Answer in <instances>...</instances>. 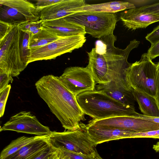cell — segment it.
I'll return each mask as SVG.
<instances>
[{
	"label": "cell",
	"instance_id": "cell-1",
	"mask_svg": "<svg viewBox=\"0 0 159 159\" xmlns=\"http://www.w3.org/2000/svg\"><path fill=\"white\" fill-rule=\"evenodd\" d=\"M116 39L113 34L104 36L96 42L95 48L87 52V66L96 84L125 79L126 71L131 64L127 61L129 54L138 47L140 42L134 39L125 49H122L114 46Z\"/></svg>",
	"mask_w": 159,
	"mask_h": 159
},
{
	"label": "cell",
	"instance_id": "cell-2",
	"mask_svg": "<svg viewBox=\"0 0 159 159\" xmlns=\"http://www.w3.org/2000/svg\"><path fill=\"white\" fill-rule=\"evenodd\" d=\"M40 97L62 127L70 131L81 128L80 122L86 120L76 97L63 84L59 77L52 75L43 76L35 83Z\"/></svg>",
	"mask_w": 159,
	"mask_h": 159
},
{
	"label": "cell",
	"instance_id": "cell-3",
	"mask_svg": "<svg viewBox=\"0 0 159 159\" xmlns=\"http://www.w3.org/2000/svg\"><path fill=\"white\" fill-rule=\"evenodd\" d=\"M76 98L84 114L93 120L131 116L137 112L134 107L125 105L95 88L79 94Z\"/></svg>",
	"mask_w": 159,
	"mask_h": 159
},
{
	"label": "cell",
	"instance_id": "cell-4",
	"mask_svg": "<svg viewBox=\"0 0 159 159\" xmlns=\"http://www.w3.org/2000/svg\"><path fill=\"white\" fill-rule=\"evenodd\" d=\"M125 78L134 90L155 98L157 64L152 61L147 53L142 55L139 61L129 66L126 71Z\"/></svg>",
	"mask_w": 159,
	"mask_h": 159
},
{
	"label": "cell",
	"instance_id": "cell-5",
	"mask_svg": "<svg viewBox=\"0 0 159 159\" xmlns=\"http://www.w3.org/2000/svg\"><path fill=\"white\" fill-rule=\"evenodd\" d=\"M21 33L19 25H13L0 40V73L16 77L26 67L20 57Z\"/></svg>",
	"mask_w": 159,
	"mask_h": 159
},
{
	"label": "cell",
	"instance_id": "cell-6",
	"mask_svg": "<svg viewBox=\"0 0 159 159\" xmlns=\"http://www.w3.org/2000/svg\"><path fill=\"white\" fill-rule=\"evenodd\" d=\"M49 144L58 149H65L84 154L94 156L97 145L92 140L86 130L81 127L74 131H51L46 136Z\"/></svg>",
	"mask_w": 159,
	"mask_h": 159
},
{
	"label": "cell",
	"instance_id": "cell-7",
	"mask_svg": "<svg viewBox=\"0 0 159 159\" xmlns=\"http://www.w3.org/2000/svg\"><path fill=\"white\" fill-rule=\"evenodd\" d=\"M64 18L84 26L86 34L99 39L113 34L117 20L115 14L93 11L76 12Z\"/></svg>",
	"mask_w": 159,
	"mask_h": 159
},
{
	"label": "cell",
	"instance_id": "cell-8",
	"mask_svg": "<svg viewBox=\"0 0 159 159\" xmlns=\"http://www.w3.org/2000/svg\"><path fill=\"white\" fill-rule=\"evenodd\" d=\"M86 41L85 35L59 37L45 46L30 50L28 64L38 61L55 59L58 56L83 46Z\"/></svg>",
	"mask_w": 159,
	"mask_h": 159
},
{
	"label": "cell",
	"instance_id": "cell-9",
	"mask_svg": "<svg viewBox=\"0 0 159 159\" xmlns=\"http://www.w3.org/2000/svg\"><path fill=\"white\" fill-rule=\"evenodd\" d=\"M0 20L12 25L40 20L35 5L26 0H0Z\"/></svg>",
	"mask_w": 159,
	"mask_h": 159
},
{
	"label": "cell",
	"instance_id": "cell-10",
	"mask_svg": "<svg viewBox=\"0 0 159 159\" xmlns=\"http://www.w3.org/2000/svg\"><path fill=\"white\" fill-rule=\"evenodd\" d=\"M59 78L64 86L76 97L81 93L95 88V82L88 66L67 67Z\"/></svg>",
	"mask_w": 159,
	"mask_h": 159
},
{
	"label": "cell",
	"instance_id": "cell-11",
	"mask_svg": "<svg viewBox=\"0 0 159 159\" xmlns=\"http://www.w3.org/2000/svg\"><path fill=\"white\" fill-rule=\"evenodd\" d=\"M11 130L38 136L48 135L51 131L49 128L43 125L36 117L30 111H21L11 117L0 127V131Z\"/></svg>",
	"mask_w": 159,
	"mask_h": 159
},
{
	"label": "cell",
	"instance_id": "cell-12",
	"mask_svg": "<svg viewBox=\"0 0 159 159\" xmlns=\"http://www.w3.org/2000/svg\"><path fill=\"white\" fill-rule=\"evenodd\" d=\"M105 127L121 129L136 132H143L159 129V124L128 116H118L100 120L92 119L87 124Z\"/></svg>",
	"mask_w": 159,
	"mask_h": 159
},
{
	"label": "cell",
	"instance_id": "cell-13",
	"mask_svg": "<svg viewBox=\"0 0 159 159\" xmlns=\"http://www.w3.org/2000/svg\"><path fill=\"white\" fill-rule=\"evenodd\" d=\"M95 88L96 90L104 92L125 105L134 107L136 101L133 94V89L128 84L125 79L96 84Z\"/></svg>",
	"mask_w": 159,
	"mask_h": 159
},
{
	"label": "cell",
	"instance_id": "cell-14",
	"mask_svg": "<svg viewBox=\"0 0 159 159\" xmlns=\"http://www.w3.org/2000/svg\"><path fill=\"white\" fill-rule=\"evenodd\" d=\"M92 140L96 145L112 140L131 138L135 132L129 130L115 128L89 125L80 124Z\"/></svg>",
	"mask_w": 159,
	"mask_h": 159
},
{
	"label": "cell",
	"instance_id": "cell-15",
	"mask_svg": "<svg viewBox=\"0 0 159 159\" xmlns=\"http://www.w3.org/2000/svg\"><path fill=\"white\" fill-rule=\"evenodd\" d=\"M84 0H62L40 12V20H50L64 18L74 13L76 9L85 5Z\"/></svg>",
	"mask_w": 159,
	"mask_h": 159
},
{
	"label": "cell",
	"instance_id": "cell-16",
	"mask_svg": "<svg viewBox=\"0 0 159 159\" xmlns=\"http://www.w3.org/2000/svg\"><path fill=\"white\" fill-rule=\"evenodd\" d=\"M120 19L125 27L134 30L146 28L151 24L159 21V14L140 12L134 8L121 13Z\"/></svg>",
	"mask_w": 159,
	"mask_h": 159
},
{
	"label": "cell",
	"instance_id": "cell-17",
	"mask_svg": "<svg viewBox=\"0 0 159 159\" xmlns=\"http://www.w3.org/2000/svg\"><path fill=\"white\" fill-rule=\"evenodd\" d=\"M42 27L59 37L85 35L86 34L84 26L68 21L64 18L44 21Z\"/></svg>",
	"mask_w": 159,
	"mask_h": 159
},
{
	"label": "cell",
	"instance_id": "cell-18",
	"mask_svg": "<svg viewBox=\"0 0 159 159\" xmlns=\"http://www.w3.org/2000/svg\"><path fill=\"white\" fill-rule=\"evenodd\" d=\"M135 8L134 4L128 2L116 1L97 4H85L76 9L75 12L93 11L114 14L122 11Z\"/></svg>",
	"mask_w": 159,
	"mask_h": 159
},
{
	"label": "cell",
	"instance_id": "cell-19",
	"mask_svg": "<svg viewBox=\"0 0 159 159\" xmlns=\"http://www.w3.org/2000/svg\"><path fill=\"white\" fill-rule=\"evenodd\" d=\"M46 136H42L4 159H31L49 145Z\"/></svg>",
	"mask_w": 159,
	"mask_h": 159
},
{
	"label": "cell",
	"instance_id": "cell-20",
	"mask_svg": "<svg viewBox=\"0 0 159 159\" xmlns=\"http://www.w3.org/2000/svg\"><path fill=\"white\" fill-rule=\"evenodd\" d=\"M133 94L139 109L143 115L159 117V109L154 98L134 90Z\"/></svg>",
	"mask_w": 159,
	"mask_h": 159
},
{
	"label": "cell",
	"instance_id": "cell-21",
	"mask_svg": "<svg viewBox=\"0 0 159 159\" xmlns=\"http://www.w3.org/2000/svg\"><path fill=\"white\" fill-rule=\"evenodd\" d=\"M59 37L42 27L37 33L30 35L29 46L30 50L47 45L57 39Z\"/></svg>",
	"mask_w": 159,
	"mask_h": 159
},
{
	"label": "cell",
	"instance_id": "cell-22",
	"mask_svg": "<svg viewBox=\"0 0 159 159\" xmlns=\"http://www.w3.org/2000/svg\"><path fill=\"white\" fill-rule=\"evenodd\" d=\"M41 137L38 136L31 137L22 136L13 140L1 151L0 159H4L12 154L24 147Z\"/></svg>",
	"mask_w": 159,
	"mask_h": 159
},
{
	"label": "cell",
	"instance_id": "cell-23",
	"mask_svg": "<svg viewBox=\"0 0 159 159\" xmlns=\"http://www.w3.org/2000/svg\"><path fill=\"white\" fill-rule=\"evenodd\" d=\"M23 33L20 45V54L22 61L27 66L30 52L29 46L30 34L28 32Z\"/></svg>",
	"mask_w": 159,
	"mask_h": 159
},
{
	"label": "cell",
	"instance_id": "cell-24",
	"mask_svg": "<svg viewBox=\"0 0 159 159\" xmlns=\"http://www.w3.org/2000/svg\"><path fill=\"white\" fill-rule=\"evenodd\" d=\"M43 21L39 20L35 21H29L23 23L19 26L23 32H28L33 35L39 32L42 28Z\"/></svg>",
	"mask_w": 159,
	"mask_h": 159
},
{
	"label": "cell",
	"instance_id": "cell-25",
	"mask_svg": "<svg viewBox=\"0 0 159 159\" xmlns=\"http://www.w3.org/2000/svg\"><path fill=\"white\" fill-rule=\"evenodd\" d=\"M59 153V149L53 148L49 144L31 159H56Z\"/></svg>",
	"mask_w": 159,
	"mask_h": 159
},
{
	"label": "cell",
	"instance_id": "cell-26",
	"mask_svg": "<svg viewBox=\"0 0 159 159\" xmlns=\"http://www.w3.org/2000/svg\"><path fill=\"white\" fill-rule=\"evenodd\" d=\"M59 150L60 155L65 159H94L95 155L84 154L65 149H60Z\"/></svg>",
	"mask_w": 159,
	"mask_h": 159
},
{
	"label": "cell",
	"instance_id": "cell-27",
	"mask_svg": "<svg viewBox=\"0 0 159 159\" xmlns=\"http://www.w3.org/2000/svg\"><path fill=\"white\" fill-rule=\"evenodd\" d=\"M11 89L9 84L3 90L0 92V117L2 116L4 113L6 102Z\"/></svg>",
	"mask_w": 159,
	"mask_h": 159
},
{
	"label": "cell",
	"instance_id": "cell-28",
	"mask_svg": "<svg viewBox=\"0 0 159 159\" xmlns=\"http://www.w3.org/2000/svg\"><path fill=\"white\" fill-rule=\"evenodd\" d=\"M134 9L140 12L159 14V0L155 3Z\"/></svg>",
	"mask_w": 159,
	"mask_h": 159
},
{
	"label": "cell",
	"instance_id": "cell-29",
	"mask_svg": "<svg viewBox=\"0 0 159 159\" xmlns=\"http://www.w3.org/2000/svg\"><path fill=\"white\" fill-rule=\"evenodd\" d=\"M143 138L159 139V129L143 132H135L131 136V138Z\"/></svg>",
	"mask_w": 159,
	"mask_h": 159
},
{
	"label": "cell",
	"instance_id": "cell-30",
	"mask_svg": "<svg viewBox=\"0 0 159 159\" xmlns=\"http://www.w3.org/2000/svg\"><path fill=\"white\" fill-rule=\"evenodd\" d=\"M62 0H39L36 1V11L39 14L40 11L48 7L61 2Z\"/></svg>",
	"mask_w": 159,
	"mask_h": 159
},
{
	"label": "cell",
	"instance_id": "cell-31",
	"mask_svg": "<svg viewBox=\"0 0 159 159\" xmlns=\"http://www.w3.org/2000/svg\"><path fill=\"white\" fill-rule=\"evenodd\" d=\"M12 77L10 75L5 73H0V92L3 90L13 81Z\"/></svg>",
	"mask_w": 159,
	"mask_h": 159
},
{
	"label": "cell",
	"instance_id": "cell-32",
	"mask_svg": "<svg viewBox=\"0 0 159 159\" xmlns=\"http://www.w3.org/2000/svg\"><path fill=\"white\" fill-rule=\"evenodd\" d=\"M146 39L153 45L159 41V25L146 36Z\"/></svg>",
	"mask_w": 159,
	"mask_h": 159
},
{
	"label": "cell",
	"instance_id": "cell-33",
	"mask_svg": "<svg viewBox=\"0 0 159 159\" xmlns=\"http://www.w3.org/2000/svg\"><path fill=\"white\" fill-rule=\"evenodd\" d=\"M147 53L152 60L159 56V41L151 46Z\"/></svg>",
	"mask_w": 159,
	"mask_h": 159
},
{
	"label": "cell",
	"instance_id": "cell-34",
	"mask_svg": "<svg viewBox=\"0 0 159 159\" xmlns=\"http://www.w3.org/2000/svg\"><path fill=\"white\" fill-rule=\"evenodd\" d=\"M148 121L159 124V117L148 116L136 112L131 116Z\"/></svg>",
	"mask_w": 159,
	"mask_h": 159
},
{
	"label": "cell",
	"instance_id": "cell-35",
	"mask_svg": "<svg viewBox=\"0 0 159 159\" xmlns=\"http://www.w3.org/2000/svg\"><path fill=\"white\" fill-rule=\"evenodd\" d=\"M13 26L8 23L0 20V40L6 35Z\"/></svg>",
	"mask_w": 159,
	"mask_h": 159
},
{
	"label": "cell",
	"instance_id": "cell-36",
	"mask_svg": "<svg viewBox=\"0 0 159 159\" xmlns=\"http://www.w3.org/2000/svg\"><path fill=\"white\" fill-rule=\"evenodd\" d=\"M159 0H131L129 1V2L134 4L136 7H139L145 6L150 5L153 3H155L158 1Z\"/></svg>",
	"mask_w": 159,
	"mask_h": 159
},
{
	"label": "cell",
	"instance_id": "cell-37",
	"mask_svg": "<svg viewBox=\"0 0 159 159\" xmlns=\"http://www.w3.org/2000/svg\"><path fill=\"white\" fill-rule=\"evenodd\" d=\"M156 89L155 99L159 109V62L157 64Z\"/></svg>",
	"mask_w": 159,
	"mask_h": 159
},
{
	"label": "cell",
	"instance_id": "cell-38",
	"mask_svg": "<svg viewBox=\"0 0 159 159\" xmlns=\"http://www.w3.org/2000/svg\"><path fill=\"white\" fill-rule=\"evenodd\" d=\"M153 149L157 152H159V141L153 146Z\"/></svg>",
	"mask_w": 159,
	"mask_h": 159
},
{
	"label": "cell",
	"instance_id": "cell-39",
	"mask_svg": "<svg viewBox=\"0 0 159 159\" xmlns=\"http://www.w3.org/2000/svg\"><path fill=\"white\" fill-rule=\"evenodd\" d=\"M94 159H103L102 158L101 156L99 155L98 154V152H97L96 153L95 157H94Z\"/></svg>",
	"mask_w": 159,
	"mask_h": 159
},
{
	"label": "cell",
	"instance_id": "cell-40",
	"mask_svg": "<svg viewBox=\"0 0 159 159\" xmlns=\"http://www.w3.org/2000/svg\"><path fill=\"white\" fill-rule=\"evenodd\" d=\"M56 159H64V158H63L60 155V153H59V155Z\"/></svg>",
	"mask_w": 159,
	"mask_h": 159
}]
</instances>
